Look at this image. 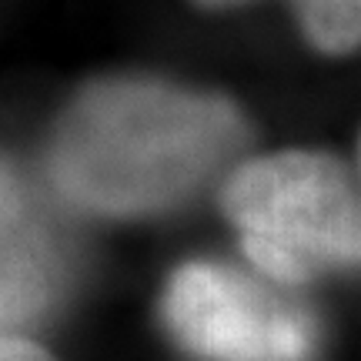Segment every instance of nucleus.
Returning a JSON list of instances; mask_svg holds the SVG:
<instances>
[{
    "instance_id": "obj_7",
    "label": "nucleus",
    "mask_w": 361,
    "mask_h": 361,
    "mask_svg": "<svg viewBox=\"0 0 361 361\" xmlns=\"http://www.w3.org/2000/svg\"><path fill=\"white\" fill-rule=\"evenodd\" d=\"M358 171H361V134H358Z\"/></svg>"
},
{
    "instance_id": "obj_6",
    "label": "nucleus",
    "mask_w": 361,
    "mask_h": 361,
    "mask_svg": "<svg viewBox=\"0 0 361 361\" xmlns=\"http://www.w3.org/2000/svg\"><path fill=\"white\" fill-rule=\"evenodd\" d=\"M0 361H57L37 341H27L20 335H0Z\"/></svg>"
},
{
    "instance_id": "obj_3",
    "label": "nucleus",
    "mask_w": 361,
    "mask_h": 361,
    "mask_svg": "<svg viewBox=\"0 0 361 361\" xmlns=\"http://www.w3.org/2000/svg\"><path fill=\"white\" fill-rule=\"evenodd\" d=\"M161 318L201 361H311L318 324L288 288L224 261H188L171 274Z\"/></svg>"
},
{
    "instance_id": "obj_1",
    "label": "nucleus",
    "mask_w": 361,
    "mask_h": 361,
    "mask_svg": "<svg viewBox=\"0 0 361 361\" xmlns=\"http://www.w3.org/2000/svg\"><path fill=\"white\" fill-rule=\"evenodd\" d=\"M247 141V117L218 90L104 78L57 117L47 168L74 207L130 221L184 204Z\"/></svg>"
},
{
    "instance_id": "obj_5",
    "label": "nucleus",
    "mask_w": 361,
    "mask_h": 361,
    "mask_svg": "<svg viewBox=\"0 0 361 361\" xmlns=\"http://www.w3.org/2000/svg\"><path fill=\"white\" fill-rule=\"evenodd\" d=\"M204 11H231L255 0H191ZM301 37L324 57H348L361 51V0H288Z\"/></svg>"
},
{
    "instance_id": "obj_4",
    "label": "nucleus",
    "mask_w": 361,
    "mask_h": 361,
    "mask_svg": "<svg viewBox=\"0 0 361 361\" xmlns=\"http://www.w3.org/2000/svg\"><path fill=\"white\" fill-rule=\"evenodd\" d=\"M64 284V258L20 180L0 164V335L37 322Z\"/></svg>"
},
{
    "instance_id": "obj_2",
    "label": "nucleus",
    "mask_w": 361,
    "mask_h": 361,
    "mask_svg": "<svg viewBox=\"0 0 361 361\" xmlns=\"http://www.w3.org/2000/svg\"><path fill=\"white\" fill-rule=\"evenodd\" d=\"M245 258L281 288L361 271V171L338 154L288 147L247 157L221 184Z\"/></svg>"
}]
</instances>
